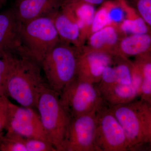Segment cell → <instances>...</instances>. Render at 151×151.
Wrapping results in <instances>:
<instances>
[{
    "mask_svg": "<svg viewBox=\"0 0 151 151\" xmlns=\"http://www.w3.org/2000/svg\"><path fill=\"white\" fill-rule=\"evenodd\" d=\"M112 25L107 6H104L96 12L89 32L90 34L96 32L107 26Z\"/></svg>",
    "mask_w": 151,
    "mask_h": 151,
    "instance_id": "22",
    "label": "cell"
},
{
    "mask_svg": "<svg viewBox=\"0 0 151 151\" xmlns=\"http://www.w3.org/2000/svg\"><path fill=\"white\" fill-rule=\"evenodd\" d=\"M36 108L49 140L57 151H61L70 119L60 104L59 94L50 88L46 82L40 94Z\"/></svg>",
    "mask_w": 151,
    "mask_h": 151,
    "instance_id": "3",
    "label": "cell"
},
{
    "mask_svg": "<svg viewBox=\"0 0 151 151\" xmlns=\"http://www.w3.org/2000/svg\"><path fill=\"white\" fill-rule=\"evenodd\" d=\"M140 67L142 81L139 100L147 102L151 99V55L136 58Z\"/></svg>",
    "mask_w": 151,
    "mask_h": 151,
    "instance_id": "17",
    "label": "cell"
},
{
    "mask_svg": "<svg viewBox=\"0 0 151 151\" xmlns=\"http://www.w3.org/2000/svg\"><path fill=\"white\" fill-rule=\"evenodd\" d=\"M147 102V103H150V104H151V99H150V100H149V101H147V102Z\"/></svg>",
    "mask_w": 151,
    "mask_h": 151,
    "instance_id": "31",
    "label": "cell"
},
{
    "mask_svg": "<svg viewBox=\"0 0 151 151\" xmlns=\"http://www.w3.org/2000/svg\"><path fill=\"white\" fill-rule=\"evenodd\" d=\"M80 47L60 40L41 62L47 84L59 95L76 78Z\"/></svg>",
    "mask_w": 151,
    "mask_h": 151,
    "instance_id": "2",
    "label": "cell"
},
{
    "mask_svg": "<svg viewBox=\"0 0 151 151\" xmlns=\"http://www.w3.org/2000/svg\"><path fill=\"white\" fill-rule=\"evenodd\" d=\"M25 137L13 133L7 132L3 135L0 143L1 151H27Z\"/></svg>",
    "mask_w": 151,
    "mask_h": 151,
    "instance_id": "19",
    "label": "cell"
},
{
    "mask_svg": "<svg viewBox=\"0 0 151 151\" xmlns=\"http://www.w3.org/2000/svg\"><path fill=\"white\" fill-rule=\"evenodd\" d=\"M59 101L70 119L96 111L105 103L97 84L77 78L63 88Z\"/></svg>",
    "mask_w": 151,
    "mask_h": 151,
    "instance_id": "5",
    "label": "cell"
},
{
    "mask_svg": "<svg viewBox=\"0 0 151 151\" xmlns=\"http://www.w3.org/2000/svg\"><path fill=\"white\" fill-rule=\"evenodd\" d=\"M96 116L97 151H129L124 130L106 103L97 109Z\"/></svg>",
    "mask_w": 151,
    "mask_h": 151,
    "instance_id": "6",
    "label": "cell"
},
{
    "mask_svg": "<svg viewBox=\"0 0 151 151\" xmlns=\"http://www.w3.org/2000/svg\"><path fill=\"white\" fill-rule=\"evenodd\" d=\"M114 54L128 58L151 55V32L129 35L120 39Z\"/></svg>",
    "mask_w": 151,
    "mask_h": 151,
    "instance_id": "14",
    "label": "cell"
},
{
    "mask_svg": "<svg viewBox=\"0 0 151 151\" xmlns=\"http://www.w3.org/2000/svg\"><path fill=\"white\" fill-rule=\"evenodd\" d=\"M61 1H62L63 2V1H64V0H61Z\"/></svg>",
    "mask_w": 151,
    "mask_h": 151,
    "instance_id": "32",
    "label": "cell"
},
{
    "mask_svg": "<svg viewBox=\"0 0 151 151\" xmlns=\"http://www.w3.org/2000/svg\"><path fill=\"white\" fill-rule=\"evenodd\" d=\"M24 144L27 151H57L50 142L42 139L25 137Z\"/></svg>",
    "mask_w": 151,
    "mask_h": 151,
    "instance_id": "23",
    "label": "cell"
},
{
    "mask_svg": "<svg viewBox=\"0 0 151 151\" xmlns=\"http://www.w3.org/2000/svg\"><path fill=\"white\" fill-rule=\"evenodd\" d=\"M62 2L61 0H15L12 9L23 24L41 17H52Z\"/></svg>",
    "mask_w": 151,
    "mask_h": 151,
    "instance_id": "13",
    "label": "cell"
},
{
    "mask_svg": "<svg viewBox=\"0 0 151 151\" xmlns=\"http://www.w3.org/2000/svg\"><path fill=\"white\" fill-rule=\"evenodd\" d=\"M52 18L60 41L77 47L83 46L81 30L73 19L60 9Z\"/></svg>",
    "mask_w": 151,
    "mask_h": 151,
    "instance_id": "15",
    "label": "cell"
},
{
    "mask_svg": "<svg viewBox=\"0 0 151 151\" xmlns=\"http://www.w3.org/2000/svg\"><path fill=\"white\" fill-rule=\"evenodd\" d=\"M137 101L123 105H107L122 126L132 151L141 150L147 145L145 127Z\"/></svg>",
    "mask_w": 151,
    "mask_h": 151,
    "instance_id": "8",
    "label": "cell"
},
{
    "mask_svg": "<svg viewBox=\"0 0 151 151\" xmlns=\"http://www.w3.org/2000/svg\"><path fill=\"white\" fill-rule=\"evenodd\" d=\"M3 136V133H0V143H1V140L2 137Z\"/></svg>",
    "mask_w": 151,
    "mask_h": 151,
    "instance_id": "29",
    "label": "cell"
},
{
    "mask_svg": "<svg viewBox=\"0 0 151 151\" xmlns=\"http://www.w3.org/2000/svg\"><path fill=\"white\" fill-rule=\"evenodd\" d=\"M21 38L26 55L40 63L60 40L52 18L43 17L22 23Z\"/></svg>",
    "mask_w": 151,
    "mask_h": 151,
    "instance_id": "4",
    "label": "cell"
},
{
    "mask_svg": "<svg viewBox=\"0 0 151 151\" xmlns=\"http://www.w3.org/2000/svg\"><path fill=\"white\" fill-rule=\"evenodd\" d=\"M120 39L118 31L114 26L110 25L89 35V49L103 51L114 54Z\"/></svg>",
    "mask_w": 151,
    "mask_h": 151,
    "instance_id": "16",
    "label": "cell"
},
{
    "mask_svg": "<svg viewBox=\"0 0 151 151\" xmlns=\"http://www.w3.org/2000/svg\"><path fill=\"white\" fill-rule=\"evenodd\" d=\"M40 63L25 55H14L6 78L5 94L22 106L36 108L45 82Z\"/></svg>",
    "mask_w": 151,
    "mask_h": 151,
    "instance_id": "1",
    "label": "cell"
},
{
    "mask_svg": "<svg viewBox=\"0 0 151 151\" xmlns=\"http://www.w3.org/2000/svg\"><path fill=\"white\" fill-rule=\"evenodd\" d=\"M12 54H0V96L5 94V84L9 68L14 55Z\"/></svg>",
    "mask_w": 151,
    "mask_h": 151,
    "instance_id": "24",
    "label": "cell"
},
{
    "mask_svg": "<svg viewBox=\"0 0 151 151\" xmlns=\"http://www.w3.org/2000/svg\"><path fill=\"white\" fill-rule=\"evenodd\" d=\"M8 0H0V2L3 4V5H5L6 2Z\"/></svg>",
    "mask_w": 151,
    "mask_h": 151,
    "instance_id": "28",
    "label": "cell"
},
{
    "mask_svg": "<svg viewBox=\"0 0 151 151\" xmlns=\"http://www.w3.org/2000/svg\"><path fill=\"white\" fill-rule=\"evenodd\" d=\"M107 6L112 24H120L125 19V12L122 6L115 4L109 7Z\"/></svg>",
    "mask_w": 151,
    "mask_h": 151,
    "instance_id": "26",
    "label": "cell"
},
{
    "mask_svg": "<svg viewBox=\"0 0 151 151\" xmlns=\"http://www.w3.org/2000/svg\"><path fill=\"white\" fill-rule=\"evenodd\" d=\"M3 6V4L0 2V10H1V9L2 7Z\"/></svg>",
    "mask_w": 151,
    "mask_h": 151,
    "instance_id": "30",
    "label": "cell"
},
{
    "mask_svg": "<svg viewBox=\"0 0 151 151\" xmlns=\"http://www.w3.org/2000/svg\"><path fill=\"white\" fill-rule=\"evenodd\" d=\"M5 129L24 137L38 138L50 142L39 113L33 108L18 106L10 101Z\"/></svg>",
    "mask_w": 151,
    "mask_h": 151,
    "instance_id": "9",
    "label": "cell"
},
{
    "mask_svg": "<svg viewBox=\"0 0 151 151\" xmlns=\"http://www.w3.org/2000/svg\"><path fill=\"white\" fill-rule=\"evenodd\" d=\"M96 111L70 119L61 151H97Z\"/></svg>",
    "mask_w": 151,
    "mask_h": 151,
    "instance_id": "7",
    "label": "cell"
},
{
    "mask_svg": "<svg viewBox=\"0 0 151 151\" xmlns=\"http://www.w3.org/2000/svg\"><path fill=\"white\" fill-rule=\"evenodd\" d=\"M134 79L132 84L115 83L108 86L99 87L104 102L108 105H116L133 103L139 98L142 81L140 65L135 61Z\"/></svg>",
    "mask_w": 151,
    "mask_h": 151,
    "instance_id": "11",
    "label": "cell"
},
{
    "mask_svg": "<svg viewBox=\"0 0 151 151\" xmlns=\"http://www.w3.org/2000/svg\"><path fill=\"white\" fill-rule=\"evenodd\" d=\"M78 1L94 6L103 4L105 2V0H78Z\"/></svg>",
    "mask_w": 151,
    "mask_h": 151,
    "instance_id": "27",
    "label": "cell"
},
{
    "mask_svg": "<svg viewBox=\"0 0 151 151\" xmlns=\"http://www.w3.org/2000/svg\"><path fill=\"white\" fill-rule=\"evenodd\" d=\"M137 103L145 127L146 146L151 149V104L140 100H137Z\"/></svg>",
    "mask_w": 151,
    "mask_h": 151,
    "instance_id": "21",
    "label": "cell"
},
{
    "mask_svg": "<svg viewBox=\"0 0 151 151\" xmlns=\"http://www.w3.org/2000/svg\"><path fill=\"white\" fill-rule=\"evenodd\" d=\"M115 55L111 52L80 47L76 78L81 81L97 84L107 65L113 64Z\"/></svg>",
    "mask_w": 151,
    "mask_h": 151,
    "instance_id": "10",
    "label": "cell"
},
{
    "mask_svg": "<svg viewBox=\"0 0 151 151\" xmlns=\"http://www.w3.org/2000/svg\"><path fill=\"white\" fill-rule=\"evenodd\" d=\"M120 29L122 32L129 35L151 32L143 19L138 14L134 18L124 19L120 23Z\"/></svg>",
    "mask_w": 151,
    "mask_h": 151,
    "instance_id": "18",
    "label": "cell"
},
{
    "mask_svg": "<svg viewBox=\"0 0 151 151\" xmlns=\"http://www.w3.org/2000/svg\"><path fill=\"white\" fill-rule=\"evenodd\" d=\"M129 2L151 31V0H129Z\"/></svg>",
    "mask_w": 151,
    "mask_h": 151,
    "instance_id": "20",
    "label": "cell"
},
{
    "mask_svg": "<svg viewBox=\"0 0 151 151\" xmlns=\"http://www.w3.org/2000/svg\"><path fill=\"white\" fill-rule=\"evenodd\" d=\"M9 100L6 95L0 96V133L5 129L7 122Z\"/></svg>",
    "mask_w": 151,
    "mask_h": 151,
    "instance_id": "25",
    "label": "cell"
},
{
    "mask_svg": "<svg viewBox=\"0 0 151 151\" xmlns=\"http://www.w3.org/2000/svg\"><path fill=\"white\" fill-rule=\"evenodd\" d=\"M21 25L12 8L0 12V54L22 52Z\"/></svg>",
    "mask_w": 151,
    "mask_h": 151,
    "instance_id": "12",
    "label": "cell"
}]
</instances>
